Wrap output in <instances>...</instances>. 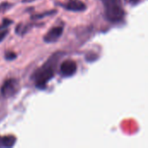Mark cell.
<instances>
[{"mask_svg":"<svg viewBox=\"0 0 148 148\" xmlns=\"http://www.w3.org/2000/svg\"><path fill=\"white\" fill-rule=\"evenodd\" d=\"M64 55L65 54L61 51L54 53L41 67L34 71L31 78L37 88L44 89L47 87V84L54 78L57 70L58 62Z\"/></svg>","mask_w":148,"mask_h":148,"instance_id":"6da1fadb","label":"cell"},{"mask_svg":"<svg viewBox=\"0 0 148 148\" xmlns=\"http://www.w3.org/2000/svg\"><path fill=\"white\" fill-rule=\"evenodd\" d=\"M104 16L111 23L118 24L125 21L126 10L121 0H101Z\"/></svg>","mask_w":148,"mask_h":148,"instance_id":"7a4b0ae2","label":"cell"},{"mask_svg":"<svg viewBox=\"0 0 148 148\" xmlns=\"http://www.w3.org/2000/svg\"><path fill=\"white\" fill-rule=\"evenodd\" d=\"M20 89L19 81L16 78H9L3 82L1 86L0 93L4 98H11L15 96Z\"/></svg>","mask_w":148,"mask_h":148,"instance_id":"3957f363","label":"cell"},{"mask_svg":"<svg viewBox=\"0 0 148 148\" xmlns=\"http://www.w3.org/2000/svg\"><path fill=\"white\" fill-rule=\"evenodd\" d=\"M77 71V64L74 60L66 59L61 62L59 67V74L65 78L73 76Z\"/></svg>","mask_w":148,"mask_h":148,"instance_id":"277c9868","label":"cell"},{"mask_svg":"<svg viewBox=\"0 0 148 148\" xmlns=\"http://www.w3.org/2000/svg\"><path fill=\"white\" fill-rule=\"evenodd\" d=\"M63 26H55L48 30V32L43 36V41L46 43H54L57 42L63 34Z\"/></svg>","mask_w":148,"mask_h":148,"instance_id":"5b68a950","label":"cell"},{"mask_svg":"<svg viewBox=\"0 0 148 148\" xmlns=\"http://www.w3.org/2000/svg\"><path fill=\"white\" fill-rule=\"evenodd\" d=\"M66 10L74 12H82L87 10V5L81 0H69L65 3H59Z\"/></svg>","mask_w":148,"mask_h":148,"instance_id":"8992f818","label":"cell"},{"mask_svg":"<svg viewBox=\"0 0 148 148\" xmlns=\"http://www.w3.org/2000/svg\"><path fill=\"white\" fill-rule=\"evenodd\" d=\"M42 25H43V23H18L16 26L15 32L18 36H23L32 28H34V27H39V26H42Z\"/></svg>","mask_w":148,"mask_h":148,"instance_id":"52a82bcc","label":"cell"},{"mask_svg":"<svg viewBox=\"0 0 148 148\" xmlns=\"http://www.w3.org/2000/svg\"><path fill=\"white\" fill-rule=\"evenodd\" d=\"M16 142V138L14 135H0V148L13 147Z\"/></svg>","mask_w":148,"mask_h":148,"instance_id":"ba28073f","label":"cell"},{"mask_svg":"<svg viewBox=\"0 0 148 148\" xmlns=\"http://www.w3.org/2000/svg\"><path fill=\"white\" fill-rule=\"evenodd\" d=\"M56 13H57L56 10H47V11L42 12V13L32 15L30 16V18L32 20H39V19H42V18H44V17H47V16H53V15H55Z\"/></svg>","mask_w":148,"mask_h":148,"instance_id":"9c48e42d","label":"cell"},{"mask_svg":"<svg viewBox=\"0 0 148 148\" xmlns=\"http://www.w3.org/2000/svg\"><path fill=\"white\" fill-rule=\"evenodd\" d=\"M14 6L13 3H10L9 2H2L0 3V13H5L8 10H10Z\"/></svg>","mask_w":148,"mask_h":148,"instance_id":"30bf717a","label":"cell"},{"mask_svg":"<svg viewBox=\"0 0 148 148\" xmlns=\"http://www.w3.org/2000/svg\"><path fill=\"white\" fill-rule=\"evenodd\" d=\"M98 58H99V56H98L97 54L94 53V52H89V53H88V54L86 55V56H85L86 61L88 62H95L96 60H98Z\"/></svg>","mask_w":148,"mask_h":148,"instance_id":"8fae6325","label":"cell"},{"mask_svg":"<svg viewBox=\"0 0 148 148\" xmlns=\"http://www.w3.org/2000/svg\"><path fill=\"white\" fill-rule=\"evenodd\" d=\"M16 54L13 51H6L4 53V58L7 61H13L16 58Z\"/></svg>","mask_w":148,"mask_h":148,"instance_id":"7c38bea8","label":"cell"},{"mask_svg":"<svg viewBox=\"0 0 148 148\" xmlns=\"http://www.w3.org/2000/svg\"><path fill=\"white\" fill-rule=\"evenodd\" d=\"M12 23H13V21H12V20L8 19V18H4V19L3 20L2 24L0 25V30H3V29H7V28H8L10 24H12Z\"/></svg>","mask_w":148,"mask_h":148,"instance_id":"4fadbf2b","label":"cell"},{"mask_svg":"<svg viewBox=\"0 0 148 148\" xmlns=\"http://www.w3.org/2000/svg\"><path fill=\"white\" fill-rule=\"evenodd\" d=\"M8 33H9V31H8V29H3V30H0V42L5 39V37L7 36Z\"/></svg>","mask_w":148,"mask_h":148,"instance_id":"5bb4252c","label":"cell"},{"mask_svg":"<svg viewBox=\"0 0 148 148\" xmlns=\"http://www.w3.org/2000/svg\"><path fill=\"white\" fill-rule=\"evenodd\" d=\"M125 1L131 5H136L138 3H140L142 0H125Z\"/></svg>","mask_w":148,"mask_h":148,"instance_id":"9a60e30c","label":"cell"}]
</instances>
